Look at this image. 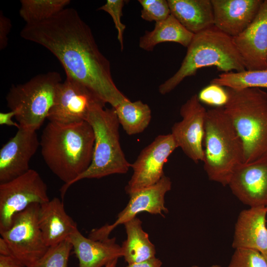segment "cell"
<instances>
[{
	"label": "cell",
	"instance_id": "cell-4",
	"mask_svg": "<svg viewBox=\"0 0 267 267\" xmlns=\"http://www.w3.org/2000/svg\"><path fill=\"white\" fill-rule=\"evenodd\" d=\"M187 48L178 71L159 86L161 94L169 93L185 78L194 75L202 68L215 66L224 73L246 70L232 38L214 26L194 34Z\"/></svg>",
	"mask_w": 267,
	"mask_h": 267
},
{
	"label": "cell",
	"instance_id": "cell-12",
	"mask_svg": "<svg viewBox=\"0 0 267 267\" xmlns=\"http://www.w3.org/2000/svg\"><path fill=\"white\" fill-rule=\"evenodd\" d=\"M99 103L105 104L85 86L66 77L57 88L47 119L60 124L87 121L92 106Z\"/></svg>",
	"mask_w": 267,
	"mask_h": 267
},
{
	"label": "cell",
	"instance_id": "cell-36",
	"mask_svg": "<svg viewBox=\"0 0 267 267\" xmlns=\"http://www.w3.org/2000/svg\"><path fill=\"white\" fill-rule=\"evenodd\" d=\"M0 255L4 256H10L9 247L4 240L0 237Z\"/></svg>",
	"mask_w": 267,
	"mask_h": 267
},
{
	"label": "cell",
	"instance_id": "cell-20",
	"mask_svg": "<svg viewBox=\"0 0 267 267\" xmlns=\"http://www.w3.org/2000/svg\"><path fill=\"white\" fill-rule=\"evenodd\" d=\"M69 240L79 261V267H102L111 261L122 257L121 247L116 238L95 240L84 236L76 229Z\"/></svg>",
	"mask_w": 267,
	"mask_h": 267
},
{
	"label": "cell",
	"instance_id": "cell-37",
	"mask_svg": "<svg viewBox=\"0 0 267 267\" xmlns=\"http://www.w3.org/2000/svg\"><path fill=\"white\" fill-rule=\"evenodd\" d=\"M118 260V259H116L111 261L108 264H107L104 267H116Z\"/></svg>",
	"mask_w": 267,
	"mask_h": 267
},
{
	"label": "cell",
	"instance_id": "cell-29",
	"mask_svg": "<svg viewBox=\"0 0 267 267\" xmlns=\"http://www.w3.org/2000/svg\"><path fill=\"white\" fill-rule=\"evenodd\" d=\"M142 7L141 17L144 20L156 22L166 19L170 14V9L166 0H139Z\"/></svg>",
	"mask_w": 267,
	"mask_h": 267
},
{
	"label": "cell",
	"instance_id": "cell-7",
	"mask_svg": "<svg viewBox=\"0 0 267 267\" xmlns=\"http://www.w3.org/2000/svg\"><path fill=\"white\" fill-rule=\"evenodd\" d=\"M61 82L59 73L49 72L12 86L6 96L7 106L15 112L20 128L35 131L40 128L47 119Z\"/></svg>",
	"mask_w": 267,
	"mask_h": 267
},
{
	"label": "cell",
	"instance_id": "cell-13",
	"mask_svg": "<svg viewBox=\"0 0 267 267\" xmlns=\"http://www.w3.org/2000/svg\"><path fill=\"white\" fill-rule=\"evenodd\" d=\"M207 110L197 94L193 95L180 107L182 120L175 123L171 130L178 147L195 163L203 162L205 121Z\"/></svg>",
	"mask_w": 267,
	"mask_h": 267
},
{
	"label": "cell",
	"instance_id": "cell-27",
	"mask_svg": "<svg viewBox=\"0 0 267 267\" xmlns=\"http://www.w3.org/2000/svg\"><path fill=\"white\" fill-rule=\"evenodd\" d=\"M72 246L69 239L49 247L46 252L28 267H67Z\"/></svg>",
	"mask_w": 267,
	"mask_h": 267
},
{
	"label": "cell",
	"instance_id": "cell-24",
	"mask_svg": "<svg viewBox=\"0 0 267 267\" xmlns=\"http://www.w3.org/2000/svg\"><path fill=\"white\" fill-rule=\"evenodd\" d=\"M114 108L120 125L129 135L142 133L151 121V109L141 100L132 102L128 98Z\"/></svg>",
	"mask_w": 267,
	"mask_h": 267
},
{
	"label": "cell",
	"instance_id": "cell-11",
	"mask_svg": "<svg viewBox=\"0 0 267 267\" xmlns=\"http://www.w3.org/2000/svg\"><path fill=\"white\" fill-rule=\"evenodd\" d=\"M171 186L170 178L164 175L155 184L131 194L127 206L118 214L115 222L92 229L88 237L95 240L106 239L115 228L136 217L141 212L164 216L163 214H167L169 211L165 206V196Z\"/></svg>",
	"mask_w": 267,
	"mask_h": 267
},
{
	"label": "cell",
	"instance_id": "cell-31",
	"mask_svg": "<svg viewBox=\"0 0 267 267\" xmlns=\"http://www.w3.org/2000/svg\"><path fill=\"white\" fill-rule=\"evenodd\" d=\"M125 2L124 0H107L104 5L98 9L107 12L111 16L117 31V38L121 50L123 49V34L126 29V25L121 21V17Z\"/></svg>",
	"mask_w": 267,
	"mask_h": 267
},
{
	"label": "cell",
	"instance_id": "cell-6",
	"mask_svg": "<svg viewBox=\"0 0 267 267\" xmlns=\"http://www.w3.org/2000/svg\"><path fill=\"white\" fill-rule=\"evenodd\" d=\"M87 121L94 134L92 159L88 169L75 182L85 178H100L113 174L128 172L131 164L127 161L120 142V123L114 108L99 103L92 106Z\"/></svg>",
	"mask_w": 267,
	"mask_h": 267
},
{
	"label": "cell",
	"instance_id": "cell-14",
	"mask_svg": "<svg viewBox=\"0 0 267 267\" xmlns=\"http://www.w3.org/2000/svg\"><path fill=\"white\" fill-rule=\"evenodd\" d=\"M232 41L246 70L267 69V0L252 23Z\"/></svg>",
	"mask_w": 267,
	"mask_h": 267
},
{
	"label": "cell",
	"instance_id": "cell-35",
	"mask_svg": "<svg viewBox=\"0 0 267 267\" xmlns=\"http://www.w3.org/2000/svg\"><path fill=\"white\" fill-rule=\"evenodd\" d=\"M0 267H23L14 258L0 255Z\"/></svg>",
	"mask_w": 267,
	"mask_h": 267
},
{
	"label": "cell",
	"instance_id": "cell-40",
	"mask_svg": "<svg viewBox=\"0 0 267 267\" xmlns=\"http://www.w3.org/2000/svg\"></svg>",
	"mask_w": 267,
	"mask_h": 267
},
{
	"label": "cell",
	"instance_id": "cell-23",
	"mask_svg": "<svg viewBox=\"0 0 267 267\" xmlns=\"http://www.w3.org/2000/svg\"><path fill=\"white\" fill-rule=\"evenodd\" d=\"M194 35L170 14L165 20L156 22L153 30L145 31L139 39V46L148 51L153 50L157 44L164 42H175L187 47Z\"/></svg>",
	"mask_w": 267,
	"mask_h": 267
},
{
	"label": "cell",
	"instance_id": "cell-30",
	"mask_svg": "<svg viewBox=\"0 0 267 267\" xmlns=\"http://www.w3.org/2000/svg\"><path fill=\"white\" fill-rule=\"evenodd\" d=\"M199 101L216 107H223L228 99L226 89L222 87L210 84L203 89L197 94Z\"/></svg>",
	"mask_w": 267,
	"mask_h": 267
},
{
	"label": "cell",
	"instance_id": "cell-2",
	"mask_svg": "<svg viewBox=\"0 0 267 267\" xmlns=\"http://www.w3.org/2000/svg\"><path fill=\"white\" fill-rule=\"evenodd\" d=\"M41 154L50 170L64 183L63 198L91 164L94 134L86 121L70 124L49 122L40 140Z\"/></svg>",
	"mask_w": 267,
	"mask_h": 267
},
{
	"label": "cell",
	"instance_id": "cell-21",
	"mask_svg": "<svg viewBox=\"0 0 267 267\" xmlns=\"http://www.w3.org/2000/svg\"><path fill=\"white\" fill-rule=\"evenodd\" d=\"M171 14L194 34L214 26L211 0H168Z\"/></svg>",
	"mask_w": 267,
	"mask_h": 267
},
{
	"label": "cell",
	"instance_id": "cell-16",
	"mask_svg": "<svg viewBox=\"0 0 267 267\" xmlns=\"http://www.w3.org/2000/svg\"><path fill=\"white\" fill-rule=\"evenodd\" d=\"M232 193L250 207H267V157L235 169L228 183Z\"/></svg>",
	"mask_w": 267,
	"mask_h": 267
},
{
	"label": "cell",
	"instance_id": "cell-38",
	"mask_svg": "<svg viewBox=\"0 0 267 267\" xmlns=\"http://www.w3.org/2000/svg\"><path fill=\"white\" fill-rule=\"evenodd\" d=\"M191 267H201L194 265V266H192ZM209 267H221L220 265H212V266H210Z\"/></svg>",
	"mask_w": 267,
	"mask_h": 267
},
{
	"label": "cell",
	"instance_id": "cell-10",
	"mask_svg": "<svg viewBox=\"0 0 267 267\" xmlns=\"http://www.w3.org/2000/svg\"><path fill=\"white\" fill-rule=\"evenodd\" d=\"M178 148L171 134L159 135L140 152L136 160L131 164L133 173L125 186L131 194L158 182L165 175L163 167L168 158Z\"/></svg>",
	"mask_w": 267,
	"mask_h": 267
},
{
	"label": "cell",
	"instance_id": "cell-3",
	"mask_svg": "<svg viewBox=\"0 0 267 267\" xmlns=\"http://www.w3.org/2000/svg\"><path fill=\"white\" fill-rule=\"evenodd\" d=\"M223 106L243 148L244 163L267 157V93L256 88H226Z\"/></svg>",
	"mask_w": 267,
	"mask_h": 267
},
{
	"label": "cell",
	"instance_id": "cell-1",
	"mask_svg": "<svg viewBox=\"0 0 267 267\" xmlns=\"http://www.w3.org/2000/svg\"><path fill=\"white\" fill-rule=\"evenodd\" d=\"M20 35L51 52L66 77L85 86L105 104L114 108L128 98L116 87L109 61L76 9L65 8L46 20L26 24Z\"/></svg>",
	"mask_w": 267,
	"mask_h": 267
},
{
	"label": "cell",
	"instance_id": "cell-34",
	"mask_svg": "<svg viewBox=\"0 0 267 267\" xmlns=\"http://www.w3.org/2000/svg\"><path fill=\"white\" fill-rule=\"evenodd\" d=\"M162 265V261L154 257L142 262L128 264L126 267H161Z\"/></svg>",
	"mask_w": 267,
	"mask_h": 267
},
{
	"label": "cell",
	"instance_id": "cell-39",
	"mask_svg": "<svg viewBox=\"0 0 267 267\" xmlns=\"http://www.w3.org/2000/svg\"><path fill=\"white\" fill-rule=\"evenodd\" d=\"M267 262V252L262 254Z\"/></svg>",
	"mask_w": 267,
	"mask_h": 267
},
{
	"label": "cell",
	"instance_id": "cell-8",
	"mask_svg": "<svg viewBox=\"0 0 267 267\" xmlns=\"http://www.w3.org/2000/svg\"><path fill=\"white\" fill-rule=\"evenodd\" d=\"M40 204L34 203L16 214L7 229L0 231L7 243L10 256L23 267H28L40 259L49 247L40 229L38 215Z\"/></svg>",
	"mask_w": 267,
	"mask_h": 267
},
{
	"label": "cell",
	"instance_id": "cell-18",
	"mask_svg": "<svg viewBox=\"0 0 267 267\" xmlns=\"http://www.w3.org/2000/svg\"><path fill=\"white\" fill-rule=\"evenodd\" d=\"M267 207H250L239 214L235 227L232 247L267 252Z\"/></svg>",
	"mask_w": 267,
	"mask_h": 267
},
{
	"label": "cell",
	"instance_id": "cell-25",
	"mask_svg": "<svg viewBox=\"0 0 267 267\" xmlns=\"http://www.w3.org/2000/svg\"><path fill=\"white\" fill-rule=\"evenodd\" d=\"M70 3V0H21L19 14L26 24L46 20Z\"/></svg>",
	"mask_w": 267,
	"mask_h": 267
},
{
	"label": "cell",
	"instance_id": "cell-26",
	"mask_svg": "<svg viewBox=\"0 0 267 267\" xmlns=\"http://www.w3.org/2000/svg\"><path fill=\"white\" fill-rule=\"evenodd\" d=\"M210 84L236 89L267 88V69L223 73L211 80Z\"/></svg>",
	"mask_w": 267,
	"mask_h": 267
},
{
	"label": "cell",
	"instance_id": "cell-22",
	"mask_svg": "<svg viewBox=\"0 0 267 267\" xmlns=\"http://www.w3.org/2000/svg\"><path fill=\"white\" fill-rule=\"evenodd\" d=\"M124 224L127 237L121 247L125 261L132 264L156 257L155 247L143 230L142 221L136 217Z\"/></svg>",
	"mask_w": 267,
	"mask_h": 267
},
{
	"label": "cell",
	"instance_id": "cell-9",
	"mask_svg": "<svg viewBox=\"0 0 267 267\" xmlns=\"http://www.w3.org/2000/svg\"><path fill=\"white\" fill-rule=\"evenodd\" d=\"M49 200L46 184L33 169L0 183V231L9 227L16 214L32 204L41 205Z\"/></svg>",
	"mask_w": 267,
	"mask_h": 267
},
{
	"label": "cell",
	"instance_id": "cell-15",
	"mask_svg": "<svg viewBox=\"0 0 267 267\" xmlns=\"http://www.w3.org/2000/svg\"><path fill=\"white\" fill-rule=\"evenodd\" d=\"M40 146L36 131L18 129L0 149V183L28 171L29 162Z\"/></svg>",
	"mask_w": 267,
	"mask_h": 267
},
{
	"label": "cell",
	"instance_id": "cell-33",
	"mask_svg": "<svg viewBox=\"0 0 267 267\" xmlns=\"http://www.w3.org/2000/svg\"><path fill=\"white\" fill-rule=\"evenodd\" d=\"M15 112L11 110L7 112H0V125L13 126L19 129L20 126L18 123L14 122L12 119V117L15 116Z\"/></svg>",
	"mask_w": 267,
	"mask_h": 267
},
{
	"label": "cell",
	"instance_id": "cell-17",
	"mask_svg": "<svg viewBox=\"0 0 267 267\" xmlns=\"http://www.w3.org/2000/svg\"><path fill=\"white\" fill-rule=\"evenodd\" d=\"M214 26L234 37L243 32L257 15L263 0H211Z\"/></svg>",
	"mask_w": 267,
	"mask_h": 267
},
{
	"label": "cell",
	"instance_id": "cell-28",
	"mask_svg": "<svg viewBox=\"0 0 267 267\" xmlns=\"http://www.w3.org/2000/svg\"><path fill=\"white\" fill-rule=\"evenodd\" d=\"M228 267H267V262L263 255L258 251L237 248Z\"/></svg>",
	"mask_w": 267,
	"mask_h": 267
},
{
	"label": "cell",
	"instance_id": "cell-5",
	"mask_svg": "<svg viewBox=\"0 0 267 267\" xmlns=\"http://www.w3.org/2000/svg\"><path fill=\"white\" fill-rule=\"evenodd\" d=\"M204 131V170L210 180L228 185L235 169L244 162V154L223 107L207 110Z\"/></svg>",
	"mask_w": 267,
	"mask_h": 267
},
{
	"label": "cell",
	"instance_id": "cell-19",
	"mask_svg": "<svg viewBox=\"0 0 267 267\" xmlns=\"http://www.w3.org/2000/svg\"><path fill=\"white\" fill-rule=\"evenodd\" d=\"M38 221L43 239L48 247L68 239L78 228L76 222L66 213L63 202L57 197L40 205Z\"/></svg>",
	"mask_w": 267,
	"mask_h": 267
},
{
	"label": "cell",
	"instance_id": "cell-32",
	"mask_svg": "<svg viewBox=\"0 0 267 267\" xmlns=\"http://www.w3.org/2000/svg\"><path fill=\"white\" fill-rule=\"evenodd\" d=\"M11 28V23L9 18L1 12L0 14V49H4L7 45L8 35Z\"/></svg>",
	"mask_w": 267,
	"mask_h": 267
}]
</instances>
